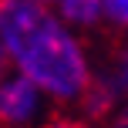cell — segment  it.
<instances>
[{
	"label": "cell",
	"instance_id": "obj_4",
	"mask_svg": "<svg viewBox=\"0 0 128 128\" xmlns=\"http://www.w3.org/2000/svg\"><path fill=\"white\" fill-rule=\"evenodd\" d=\"M37 4L54 10L58 17H64L71 27H78L88 37L101 30V0H37Z\"/></svg>",
	"mask_w": 128,
	"mask_h": 128
},
{
	"label": "cell",
	"instance_id": "obj_5",
	"mask_svg": "<svg viewBox=\"0 0 128 128\" xmlns=\"http://www.w3.org/2000/svg\"><path fill=\"white\" fill-rule=\"evenodd\" d=\"M101 30L128 37V0H101Z\"/></svg>",
	"mask_w": 128,
	"mask_h": 128
},
{
	"label": "cell",
	"instance_id": "obj_6",
	"mask_svg": "<svg viewBox=\"0 0 128 128\" xmlns=\"http://www.w3.org/2000/svg\"><path fill=\"white\" fill-rule=\"evenodd\" d=\"M44 128H101V122H91L78 108H54V115L47 118Z\"/></svg>",
	"mask_w": 128,
	"mask_h": 128
},
{
	"label": "cell",
	"instance_id": "obj_8",
	"mask_svg": "<svg viewBox=\"0 0 128 128\" xmlns=\"http://www.w3.org/2000/svg\"><path fill=\"white\" fill-rule=\"evenodd\" d=\"M4 71H7V61H4V54H0V74H4Z\"/></svg>",
	"mask_w": 128,
	"mask_h": 128
},
{
	"label": "cell",
	"instance_id": "obj_1",
	"mask_svg": "<svg viewBox=\"0 0 128 128\" xmlns=\"http://www.w3.org/2000/svg\"><path fill=\"white\" fill-rule=\"evenodd\" d=\"M0 54L7 71L37 84L54 108H78L98 64L88 34L37 0H0Z\"/></svg>",
	"mask_w": 128,
	"mask_h": 128
},
{
	"label": "cell",
	"instance_id": "obj_2",
	"mask_svg": "<svg viewBox=\"0 0 128 128\" xmlns=\"http://www.w3.org/2000/svg\"><path fill=\"white\" fill-rule=\"evenodd\" d=\"M122 98H128V37H115V44L98 58L94 78L78 101V111L91 122H104Z\"/></svg>",
	"mask_w": 128,
	"mask_h": 128
},
{
	"label": "cell",
	"instance_id": "obj_7",
	"mask_svg": "<svg viewBox=\"0 0 128 128\" xmlns=\"http://www.w3.org/2000/svg\"><path fill=\"white\" fill-rule=\"evenodd\" d=\"M101 128H128V98H122V101L111 108V115L101 122Z\"/></svg>",
	"mask_w": 128,
	"mask_h": 128
},
{
	"label": "cell",
	"instance_id": "obj_3",
	"mask_svg": "<svg viewBox=\"0 0 128 128\" xmlns=\"http://www.w3.org/2000/svg\"><path fill=\"white\" fill-rule=\"evenodd\" d=\"M51 115L54 104L37 84L14 71L0 74V128H44Z\"/></svg>",
	"mask_w": 128,
	"mask_h": 128
}]
</instances>
